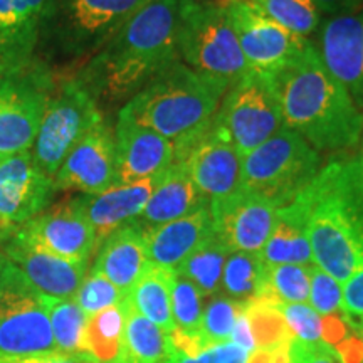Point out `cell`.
<instances>
[{
    "label": "cell",
    "instance_id": "7bdbcfd3",
    "mask_svg": "<svg viewBox=\"0 0 363 363\" xmlns=\"http://www.w3.org/2000/svg\"><path fill=\"white\" fill-rule=\"evenodd\" d=\"M342 311L348 323L363 318V267L357 269L342 284Z\"/></svg>",
    "mask_w": 363,
    "mask_h": 363
},
{
    "label": "cell",
    "instance_id": "d6986e66",
    "mask_svg": "<svg viewBox=\"0 0 363 363\" xmlns=\"http://www.w3.org/2000/svg\"><path fill=\"white\" fill-rule=\"evenodd\" d=\"M315 45L323 65L363 113V9L321 21Z\"/></svg>",
    "mask_w": 363,
    "mask_h": 363
},
{
    "label": "cell",
    "instance_id": "f907efd6",
    "mask_svg": "<svg viewBox=\"0 0 363 363\" xmlns=\"http://www.w3.org/2000/svg\"><path fill=\"white\" fill-rule=\"evenodd\" d=\"M358 145H360V153H358V157H360L362 160H363V135H362V138H360V143H358Z\"/></svg>",
    "mask_w": 363,
    "mask_h": 363
},
{
    "label": "cell",
    "instance_id": "8d00e7d4",
    "mask_svg": "<svg viewBox=\"0 0 363 363\" xmlns=\"http://www.w3.org/2000/svg\"><path fill=\"white\" fill-rule=\"evenodd\" d=\"M242 305L244 303H238L234 299L222 296V294L208 298L207 305L203 306L201 325V338L207 347L230 342L235 318Z\"/></svg>",
    "mask_w": 363,
    "mask_h": 363
},
{
    "label": "cell",
    "instance_id": "74e56055",
    "mask_svg": "<svg viewBox=\"0 0 363 363\" xmlns=\"http://www.w3.org/2000/svg\"><path fill=\"white\" fill-rule=\"evenodd\" d=\"M125 296L126 294L121 293L111 281H108L103 274L91 269L89 274H86L83 283H81L74 301L89 318L106 310V308L120 305Z\"/></svg>",
    "mask_w": 363,
    "mask_h": 363
},
{
    "label": "cell",
    "instance_id": "ee69618b",
    "mask_svg": "<svg viewBox=\"0 0 363 363\" xmlns=\"http://www.w3.org/2000/svg\"><path fill=\"white\" fill-rule=\"evenodd\" d=\"M0 363H96L89 357H74L66 353H45L33 357H0Z\"/></svg>",
    "mask_w": 363,
    "mask_h": 363
},
{
    "label": "cell",
    "instance_id": "d6a6232c",
    "mask_svg": "<svg viewBox=\"0 0 363 363\" xmlns=\"http://www.w3.org/2000/svg\"><path fill=\"white\" fill-rule=\"evenodd\" d=\"M125 331V305H115L88 318L86 355L96 363H118Z\"/></svg>",
    "mask_w": 363,
    "mask_h": 363
},
{
    "label": "cell",
    "instance_id": "c3c4849f",
    "mask_svg": "<svg viewBox=\"0 0 363 363\" xmlns=\"http://www.w3.org/2000/svg\"><path fill=\"white\" fill-rule=\"evenodd\" d=\"M350 326H352V330L358 335V337L363 338V318H360L358 321H353V323H350Z\"/></svg>",
    "mask_w": 363,
    "mask_h": 363
},
{
    "label": "cell",
    "instance_id": "277c9868",
    "mask_svg": "<svg viewBox=\"0 0 363 363\" xmlns=\"http://www.w3.org/2000/svg\"><path fill=\"white\" fill-rule=\"evenodd\" d=\"M229 88L227 81L195 71L179 57L120 111L175 143L201 130L216 115Z\"/></svg>",
    "mask_w": 363,
    "mask_h": 363
},
{
    "label": "cell",
    "instance_id": "e0dca14e",
    "mask_svg": "<svg viewBox=\"0 0 363 363\" xmlns=\"http://www.w3.org/2000/svg\"><path fill=\"white\" fill-rule=\"evenodd\" d=\"M56 187L33 160L30 150L0 158V227L9 234L48 208Z\"/></svg>",
    "mask_w": 363,
    "mask_h": 363
},
{
    "label": "cell",
    "instance_id": "60d3db41",
    "mask_svg": "<svg viewBox=\"0 0 363 363\" xmlns=\"http://www.w3.org/2000/svg\"><path fill=\"white\" fill-rule=\"evenodd\" d=\"M249 352L233 342L216 343L203 348L197 355H185L174 350L165 363H247Z\"/></svg>",
    "mask_w": 363,
    "mask_h": 363
},
{
    "label": "cell",
    "instance_id": "bcb514c9",
    "mask_svg": "<svg viewBox=\"0 0 363 363\" xmlns=\"http://www.w3.org/2000/svg\"><path fill=\"white\" fill-rule=\"evenodd\" d=\"M230 342L235 343L238 347H240L242 350H246L249 353L256 350V343H254L251 326H249L247 318L244 315V305L240 308L238 318H235L233 333H230Z\"/></svg>",
    "mask_w": 363,
    "mask_h": 363
},
{
    "label": "cell",
    "instance_id": "603a6c76",
    "mask_svg": "<svg viewBox=\"0 0 363 363\" xmlns=\"http://www.w3.org/2000/svg\"><path fill=\"white\" fill-rule=\"evenodd\" d=\"M143 234L150 264L175 271L203 240L214 234L211 202L189 216L143 230Z\"/></svg>",
    "mask_w": 363,
    "mask_h": 363
},
{
    "label": "cell",
    "instance_id": "b9f144b4",
    "mask_svg": "<svg viewBox=\"0 0 363 363\" xmlns=\"http://www.w3.org/2000/svg\"><path fill=\"white\" fill-rule=\"evenodd\" d=\"M288 353L289 363H343L337 350L326 342L306 343L293 338Z\"/></svg>",
    "mask_w": 363,
    "mask_h": 363
},
{
    "label": "cell",
    "instance_id": "52a82bcc",
    "mask_svg": "<svg viewBox=\"0 0 363 363\" xmlns=\"http://www.w3.org/2000/svg\"><path fill=\"white\" fill-rule=\"evenodd\" d=\"M177 51L192 69L233 86L249 71L227 9L220 0H184Z\"/></svg>",
    "mask_w": 363,
    "mask_h": 363
},
{
    "label": "cell",
    "instance_id": "6da1fadb",
    "mask_svg": "<svg viewBox=\"0 0 363 363\" xmlns=\"http://www.w3.org/2000/svg\"><path fill=\"white\" fill-rule=\"evenodd\" d=\"M283 125L320 153H348L360 143L363 113L323 65L315 44L267 76Z\"/></svg>",
    "mask_w": 363,
    "mask_h": 363
},
{
    "label": "cell",
    "instance_id": "4fadbf2b",
    "mask_svg": "<svg viewBox=\"0 0 363 363\" xmlns=\"http://www.w3.org/2000/svg\"><path fill=\"white\" fill-rule=\"evenodd\" d=\"M56 78L43 65L33 74L0 86V158L33 148Z\"/></svg>",
    "mask_w": 363,
    "mask_h": 363
},
{
    "label": "cell",
    "instance_id": "f35d334b",
    "mask_svg": "<svg viewBox=\"0 0 363 363\" xmlns=\"http://www.w3.org/2000/svg\"><path fill=\"white\" fill-rule=\"evenodd\" d=\"M286 323L293 337L306 343L323 342V316H320L308 303H281Z\"/></svg>",
    "mask_w": 363,
    "mask_h": 363
},
{
    "label": "cell",
    "instance_id": "2e32d148",
    "mask_svg": "<svg viewBox=\"0 0 363 363\" xmlns=\"http://www.w3.org/2000/svg\"><path fill=\"white\" fill-rule=\"evenodd\" d=\"M45 0H0V86L33 74Z\"/></svg>",
    "mask_w": 363,
    "mask_h": 363
},
{
    "label": "cell",
    "instance_id": "4316f807",
    "mask_svg": "<svg viewBox=\"0 0 363 363\" xmlns=\"http://www.w3.org/2000/svg\"><path fill=\"white\" fill-rule=\"evenodd\" d=\"M123 305L125 331L118 363H165L174 352L169 333L140 315L126 296Z\"/></svg>",
    "mask_w": 363,
    "mask_h": 363
},
{
    "label": "cell",
    "instance_id": "836d02e7",
    "mask_svg": "<svg viewBox=\"0 0 363 363\" xmlns=\"http://www.w3.org/2000/svg\"><path fill=\"white\" fill-rule=\"evenodd\" d=\"M262 16L299 38L308 39L320 29L321 12L315 0H246Z\"/></svg>",
    "mask_w": 363,
    "mask_h": 363
},
{
    "label": "cell",
    "instance_id": "9a60e30c",
    "mask_svg": "<svg viewBox=\"0 0 363 363\" xmlns=\"http://www.w3.org/2000/svg\"><path fill=\"white\" fill-rule=\"evenodd\" d=\"M214 234L230 252H261L274 229L278 208L259 195L239 189L211 201Z\"/></svg>",
    "mask_w": 363,
    "mask_h": 363
},
{
    "label": "cell",
    "instance_id": "1f68e13d",
    "mask_svg": "<svg viewBox=\"0 0 363 363\" xmlns=\"http://www.w3.org/2000/svg\"><path fill=\"white\" fill-rule=\"evenodd\" d=\"M246 315L256 348L276 350L293 342V333L279 310V299L271 293L244 303Z\"/></svg>",
    "mask_w": 363,
    "mask_h": 363
},
{
    "label": "cell",
    "instance_id": "f5cc1de1",
    "mask_svg": "<svg viewBox=\"0 0 363 363\" xmlns=\"http://www.w3.org/2000/svg\"><path fill=\"white\" fill-rule=\"evenodd\" d=\"M220 2H227V0H220Z\"/></svg>",
    "mask_w": 363,
    "mask_h": 363
},
{
    "label": "cell",
    "instance_id": "83f0119b",
    "mask_svg": "<svg viewBox=\"0 0 363 363\" xmlns=\"http://www.w3.org/2000/svg\"><path fill=\"white\" fill-rule=\"evenodd\" d=\"M174 269L152 266L136 281L131 291L126 294L130 305L140 315L155 323L165 333H174V316H172V281Z\"/></svg>",
    "mask_w": 363,
    "mask_h": 363
},
{
    "label": "cell",
    "instance_id": "d590c367",
    "mask_svg": "<svg viewBox=\"0 0 363 363\" xmlns=\"http://www.w3.org/2000/svg\"><path fill=\"white\" fill-rule=\"evenodd\" d=\"M311 266L279 264L266 267V293H271L281 303H308Z\"/></svg>",
    "mask_w": 363,
    "mask_h": 363
},
{
    "label": "cell",
    "instance_id": "f6af8a7d",
    "mask_svg": "<svg viewBox=\"0 0 363 363\" xmlns=\"http://www.w3.org/2000/svg\"><path fill=\"white\" fill-rule=\"evenodd\" d=\"M321 16L335 17L353 13L363 9V0H315Z\"/></svg>",
    "mask_w": 363,
    "mask_h": 363
},
{
    "label": "cell",
    "instance_id": "f1b7e54d",
    "mask_svg": "<svg viewBox=\"0 0 363 363\" xmlns=\"http://www.w3.org/2000/svg\"><path fill=\"white\" fill-rule=\"evenodd\" d=\"M229 254V249L216 234H212L177 267L175 272L189 279L199 289L202 298L208 299L220 293L222 271Z\"/></svg>",
    "mask_w": 363,
    "mask_h": 363
},
{
    "label": "cell",
    "instance_id": "4dcf8cb0",
    "mask_svg": "<svg viewBox=\"0 0 363 363\" xmlns=\"http://www.w3.org/2000/svg\"><path fill=\"white\" fill-rule=\"evenodd\" d=\"M44 305L51 321L52 338L59 353L74 357L86 355V326L88 316L74 299L44 296Z\"/></svg>",
    "mask_w": 363,
    "mask_h": 363
},
{
    "label": "cell",
    "instance_id": "30bf717a",
    "mask_svg": "<svg viewBox=\"0 0 363 363\" xmlns=\"http://www.w3.org/2000/svg\"><path fill=\"white\" fill-rule=\"evenodd\" d=\"M216 118L240 157L261 147L284 126L269 79L254 71H247L227 89Z\"/></svg>",
    "mask_w": 363,
    "mask_h": 363
},
{
    "label": "cell",
    "instance_id": "5b68a950",
    "mask_svg": "<svg viewBox=\"0 0 363 363\" xmlns=\"http://www.w3.org/2000/svg\"><path fill=\"white\" fill-rule=\"evenodd\" d=\"M148 0H45L38 51L67 71L86 65Z\"/></svg>",
    "mask_w": 363,
    "mask_h": 363
},
{
    "label": "cell",
    "instance_id": "e575fe53",
    "mask_svg": "<svg viewBox=\"0 0 363 363\" xmlns=\"http://www.w3.org/2000/svg\"><path fill=\"white\" fill-rule=\"evenodd\" d=\"M202 299L199 289L189 279L175 272L172 281V316L175 331L190 337H201Z\"/></svg>",
    "mask_w": 363,
    "mask_h": 363
},
{
    "label": "cell",
    "instance_id": "ba28073f",
    "mask_svg": "<svg viewBox=\"0 0 363 363\" xmlns=\"http://www.w3.org/2000/svg\"><path fill=\"white\" fill-rule=\"evenodd\" d=\"M101 121L99 103L78 76L56 78L30 148L35 167L54 180L72 147Z\"/></svg>",
    "mask_w": 363,
    "mask_h": 363
},
{
    "label": "cell",
    "instance_id": "681fc988",
    "mask_svg": "<svg viewBox=\"0 0 363 363\" xmlns=\"http://www.w3.org/2000/svg\"><path fill=\"white\" fill-rule=\"evenodd\" d=\"M9 235V233L6 229H2V227H0V240H4Z\"/></svg>",
    "mask_w": 363,
    "mask_h": 363
},
{
    "label": "cell",
    "instance_id": "44dd1931",
    "mask_svg": "<svg viewBox=\"0 0 363 363\" xmlns=\"http://www.w3.org/2000/svg\"><path fill=\"white\" fill-rule=\"evenodd\" d=\"M2 242L6 259L19 267L40 294L56 299H74L86 278V262L66 261L29 246L11 234Z\"/></svg>",
    "mask_w": 363,
    "mask_h": 363
},
{
    "label": "cell",
    "instance_id": "f546056e",
    "mask_svg": "<svg viewBox=\"0 0 363 363\" xmlns=\"http://www.w3.org/2000/svg\"><path fill=\"white\" fill-rule=\"evenodd\" d=\"M266 293V266L259 252H230L222 271V296L247 303Z\"/></svg>",
    "mask_w": 363,
    "mask_h": 363
},
{
    "label": "cell",
    "instance_id": "7dc6e473",
    "mask_svg": "<svg viewBox=\"0 0 363 363\" xmlns=\"http://www.w3.org/2000/svg\"><path fill=\"white\" fill-rule=\"evenodd\" d=\"M247 363H274L272 350H261V348H256V350L249 353Z\"/></svg>",
    "mask_w": 363,
    "mask_h": 363
},
{
    "label": "cell",
    "instance_id": "8fae6325",
    "mask_svg": "<svg viewBox=\"0 0 363 363\" xmlns=\"http://www.w3.org/2000/svg\"><path fill=\"white\" fill-rule=\"evenodd\" d=\"M174 162H184L208 202L238 192L242 179V157L216 115L192 135L175 142Z\"/></svg>",
    "mask_w": 363,
    "mask_h": 363
},
{
    "label": "cell",
    "instance_id": "ab89813d",
    "mask_svg": "<svg viewBox=\"0 0 363 363\" xmlns=\"http://www.w3.org/2000/svg\"><path fill=\"white\" fill-rule=\"evenodd\" d=\"M342 283H338L333 276L313 264L308 305L320 316H328L342 310Z\"/></svg>",
    "mask_w": 363,
    "mask_h": 363
},
{
    "label": "cell",
    "instance_id": "484cf974",
    "mask_svg": "<svg viewBox=\"0 0 363 363\" xmlns=\"http://www.w3.org/2000/svg\"><path fill=\"white\" fill-rule=\"evenodd\" d=\"M266 267L279 264L311 266L313 254L306 230V212L298 199L278 208L274 229L259 252Z\"/></svg>",
    "mask_w": 363,
    "mask_h": 363
},
{
    "label": "cell",
    "instance_id": "d4e9b609",
    "mask_svg": "<svg viewBox=\"0 0 363 363\" xmlns=\"http://www.w3.org/2000/svg\"><path fill=\"white\" fill-rule=\"evenodd\" d=\"M208 202L195 187L184 162H174L163 172L152 197L135 224L143 230L189 216Z\"/></svg>",
    "mask_w": 363,
    "mask_h": 363
},
{
    "label": "cell",
    "instance_id": "5bb4252c",
    "mask_svg": "<svg viewBox=\"0 0 363 363\" xmlns=\"http://www.w3.org/2000/svg\"><path fill=\"white\" fill-rule=\"evenodd\" d=\"M11 235L40 251L72 262L88 264L96 249V234L76 206V199L45 208L34 219L12 230Z\"/></svg>",
    "mask_w": 363,
    "mask_h": 363
},
{
    "label": "cell",
    "instance_id": "cb8c5ba5",
    "mask_svg": "<svg viewBox=\"0 0 363 363\" xmlns=\"http://www.w3.org/2000/svg\"><path fill=\"white\" fill-rule=\"evenodd\" d=\"M148 267L143 229L131 222L116 229L99 244L93 271L111 281L123 294H128Z\"/></svg>",
    "mask_w": 363,
    "mask_h": 363
},
{
    "label": "cell",
    "instance_id": "8992f818",
    "mask_svg": "<svg viewBox=\"0 0 363 363\" xmlns=\"http://www.w3.org/2000/svg\"><path fill=\"white\" fill-rule=\"evenodd\" d=\"M321 153L283 126L261 147L242 157L240 189L259 195L276 208L289 206L316 179Z\"/></svg>",
    "mask_w": 363,
    "mask_h": 363
},
{
    "label": "cell",
    "instance_id": "816d5d0a",
    "mask_svg": "<svg viewBox=\"0 0 363 363\" xmlns=\"http://www.w3.org/2000/svg\"><path fill=\"white\" fill-rule=\"evenodd\" d=\"M4 262H6V256H4V254H0V271H2Z\"/></svg>",
    "mask_w": 363,
    "mask_h": 363
},
{
    "label": "cell",
    "instance_id": "ffe728a7",
    "mask_svg": "<svg viewBox=\"0 0 363 363\" xmlns=\"http://www.w3.org/2000/svg\"><path fill=\"white\" fill-rule=\"evenodd\" d=\"M115 185L160 175L174 163L175 145L120 111L115 128Z\"/></svg>",
    "mask_w": 363,
    "mask_h": 363
},
{
    "label": "cell",
    "instance_id": "9c48e42d",
    "mask_svg": "<svg viewBox=\"0 0 363 363\" xmlns=\"http://www.w3.org/2000/svg\"><path fill=\"white\" fill-rule=\"evenodd\" d=\"M51 321L40 294L11 261L0 271V357L54 353Z\"/></svg>",
    "mask_w": 363,
    "mask_h": 363
},
{
    "label": "cell",
    "instance_id": "3957f363",
    "mask_svg": "<svg viewBox=\"0 0 363 363\" xmlns=\"http://www.w3.org/2000/svg\"><path fill=\"white\" fill-rule=\"evenodd\" d=\"M296 199L306 212L313 264L343 284L363 267V160L330 162Z\"/></svg>",
    "mask_w": 363,
    "mask_h": 363
},
{
    "label": "cell",
    "instance_id": "7402d4cb",
    "mask_svg": "<svg viewBox=\"0 0 363 363\" xmlns=\"http://www.w3.org/2000/svg\"><path fill=\"white\" fill-rule=\"evenodd\" d=\"M160 175L126 185H113L96 195L74 197L76 206L96 234V246L111 233L138 219L152 197Z\"/></svg>",
    "mask_w": 363,
    "mask_h": 363
},
{
    "label": "cell",
    "instance_id": "7a4b0ae2",
    "mask_svg": "<svg viewBox=\"0 0 363 363\" xmlns=\"http://www.w3.org/2000/svg\"><path fill=\"white\" fill-rule=\"evenodd\" d=\"M184 0H148L81 67L78 78L96 101L131 99L175 59Z\"/></svg>",
    "mask_w": 363,
    "mask_h": 363
},
{
    "label": "cell",
    "instance_id": "ac0fdd59",
    "mask_svg": "<svg viewBox=\"0 0 363 363\" xmlns=\"http://www.w3.org/2000/svg\"><path fill=\"white\" fill-rule=\"evenodd\" d=\"M115 131L103 120L67 153L54 177V187L96 195L115 185Z\"/></svg>",
    "mask_w": 363,
    "mask_h": 363
},
{
    "label": "cell",
    "instance_id": "7c38bea8",
    "mask_svg": "<svg viewBox=\"0 0 363 363\" xmlns=\"http://www.w3.org/2000/svg\"><path fill=\"white\" fill-rule=\"evenodd\" d=\"M222 4L233 22L249 71L271 76L299 56L311 43L267 19L246 0H227Z\"/></svg>",
    "mask_w": 363,
    "mask_h": 363
}]
</instances>
